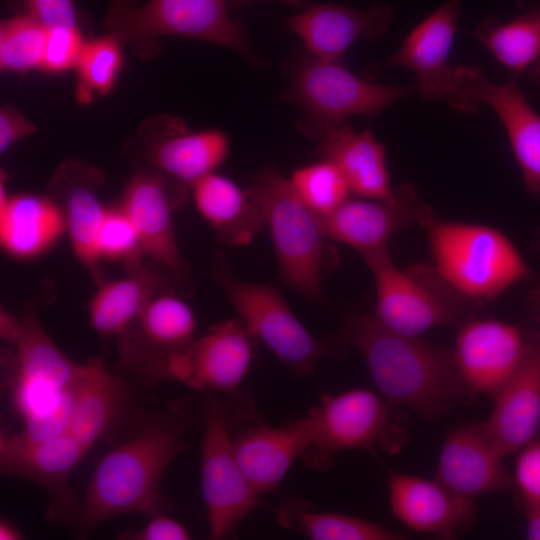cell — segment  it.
I'll return each instance as SVG.
<instances>
[{
  "mask_svg": "<svg viewBox=\"0 0 540 540\" xmlns=\"http://www.w3.org/2000/svg\"><path fill=\"white\" fill-rule=\"evenodd\" d=\"M23 330L22 317L18 318L6 309L0 311V336L10 346H13Z\"/></svg>",
  "mask_w": 540,
  "mask_h": 540,
  "instance_id": "obj_43",
  "label": "cell"
},
{
  "mask_svg": "<svg viewBox=\"0 0 540 540\" xmlns=\"http://www.w3.org/2000/svg\"><path fill=\"white\" fill-rule=\"evenodd\" d=\"M392 7L375 2L366 10L335 3H318L285 21L305 50L314 58L340 62L346 50L358 39L376 41L388 30Z\"/></svg>",
  "mask_w": 540,
  "mask_h": 540,
  "instance_id": "obj_24",
  "label": "cell"
},
{
  "mask_svg": "<svg viewBox=\"0 0 540 540\" xmlns=\"http://www.w3.org/2000/svg\"><path fill=\"white\" fill-rule=\"evenodd\" d=\"M35 125L12 105L0 110V153H5L18 141L34 134Z\"/></svg>",
  "mask_w": 540,
  "mask_h": 540,
  "instance_id": "obj_42",
  "label": "cell"
},
{
  "mask_svg": "<svg viewBox=\"0 0 540 540\" xmlns=\"http://www.w3.org/2000/svg\"><path fill=\"white\" fill-rule=\"evenodd\" d=\"M517 78L506 83L488 79L479 67L455 66V78L447 96L457 111L475 112L487 105L502 122L526 188L540 194V115L524 97Z\"/></svg>",
  "mask_w": 540,
  "mask_h": 540,
  "instance_id": "obj_15",
  "label": "cell"
},
{
  "mask_svg": "<svg viewBox=\"0 0 540 540\" xmlns=\"http://www.w3.org/2000/svg\"><path fill=\"white\" fill-rule=\"evenodd\" d=\"M140 132L147 164L188 186L215 172L229 153V139L223 131H192L176 117L149 121Z\"/></svg>",
  "mask_w": 540,
  "mask_h": 540,
  "instance_id": "obj_21",
  "label": "cell"
},
{
  "mask_svg": "<svg viewBox=\"0 0 540 540\" xmlns=\"http://www.w3.org/2000/svg\"><path fill=\"white\" fill-rule=\"evenodd\" d=\"M290 79L283 95L302 110L299 131L318 139L354 116L375 117L398 100L416 91L415 85H384L364 80L340 62L296 53L287 61Z\"/></svg>",
  "mask_w": 540,
  "mask_h": 540,
  "instance_id": "obj_7",
  "label": "cell"
},
{
  "mask_svg": "<svg viewBox=\"0 0 540 540\" xmlns=\"http://www.w3.org/2000/svg\"><path fill=\"white\" fill-rule=\"evenodd\" d=\"M286 528L300 530L313 540H401L407 535L391 531L369 520L313 510L300 500L286 501L278 513Z\"/></svg>",
  "mask_w": 540,
  "mask_h": 540,
  "instance_id": "obj_33",
  "label": "cell"
},
{
  "mask_svg": "<svg viewBox=\"0 0 540 540\" xmlns=\"http://www.w3.org/2000/svg\"><path fill=\"white\" fill-rule=\"evenodd\" d=\"M121 43L110 33L85 42L75 67L79 102L88 103L112 90L124 62Z\"/></svg>",
  "mask_w": 540,
  "mask_h": 540,
  "instance_id": "obj_34",
  "label": "cell"
},
{
  "mask_svg": "<svg viewBox=\"0 0 540 540\" xmlns=\"http://www.w3.org/2000/svg\"><path fill=\"white\" fill-rule=\"evenodd\" d=\"M339 334L357 348L379 393L429 421L466 392L452 350L393 332L373 313L341 312Z\"/></svg>",
  "mask_w": 540,
  "mask_h": 540,
  "instance_id": "obj_2",
  "label": "cell"
},
{
  "mask_svg": "<svg viewBox=\"0 0 540 540\" xmlns=\"http://www.w3.org/2000/svg\"><path fill=\"white\" fill-rule=\"evenodd\" d=\"M18 341L1 352L2 386L22 421L17 435L40 442L70 433L77 386L87 362L68 358L43 328L34 305Z\"/></svg>",
  "mask_w": 540,
  "mask_h": 540,
  "instance_id": "obj_3",
  "label": "cell"
},
{
  "mask_svg": "<svg viewBox=\"0 0 540 540\" xmlns=\"http://www.w3.org/2000/svg\"><path fill=\"white\" fill-rule=\"evenodd\" d=\"M362 257L375 282L373 315L393 332L420 337L437 326L460 324L480 306L457 293L432 263L401 270L388 249Z\"/></svg>",
  "mask_w": 540,
  "mask_h": 540,
  "instance_id": "obj_9",
  "label": "cell"
},
{
  "mask_svg": "<svg viewBox=\"0 0 540 540\" xmlns=\"http://www.w3.org/2000/svg\"><path fill=\"white\" fill-rule=\"evenodd\" d=\"M149 390L115 366L87 361L75 395L70 433L89 452L115 446L139 432L161 407Z\"/></svg>",
  "mask_w": 540,
  "mask_h": 540,
  "instance_id": "obj_11",
  "label": "cell"
},
{
  "mask_svg": "<svg viewBox=\"0 0 540 540\" xmlns=\"http://www.w3.org/2000/svg\"><path fill=\"white\" fill-rule=\"evenodd\" d=\"M189 189L146 164L129 175L118 203L136 228L146 257L165 268L186 294L192 289L190 268L176 241L173 213L184 204Z\"/></svg>",
  "mask_w": 540,
  "mask_h": 540,
  "instance_id": "obj_14",
  "label": "cell"
},
{
  "mask_svg": "<svg viewBox=\"0 0 540 540\" xmlns=\"http://www.w3.org/2000/svg\"><path fill=\"white\" fill-rule=\"evenodd\" d=\"M228 1L232 8L238 9L255 0H228ZM280 1L296 8H301V7L306 6L305 0H280Z\"/></svg>",
  "mask_w": 540,
  "mask_h": 540,
  "instance_id": "obj_46",
  "label": "cell"
},
{
  "mask_svg": "<svg viewBox=\"0 0 540 540\" xmlns=\"http://www.w3.org/2000/svg\"><path fill=\"white\" fill-rule=\"evenodd\" d=\"M192 308L175 292L155 297L117 339L114 365L149 390L171 381V369L195 340Z\"/></svg>",
  "mask_w": 540,
  "mask_h": 540,
  "instance_id": "obj_13",
  "label": "cell"
},
{
  "mask_svg": "<svg viewBox=\"0 0 540 540\" xmlns=\"http://www.w3.org/2000/svg\"><path fill=\"white\" fill-rule=\"evenodd\" d=\"M87 453L71 433L28 442L15 433L2 432L0 471L41 488L48 496L46 522L72 530L80 517L82 500L70 485V477Z\"/></svg>",
  "mask_w": 540,
  "mask_h": 540,
  "instance_id": "obj_16",
  "label": "cell"
},
{
  "mask_svg": "<svg viewBox=\"0 0 540 540\" xmlns=\"http://www.w3.org/2000/svg\"><path fill=\"white\" fill-rule=\"evenodd\" d=\"M485 427L506 456L538 437L540 430V342L533 341L516 373L493 397Z\"/></svg>",
  "mask_w": 540,
  "mask_h": 540,
  "instance_id": "obj_27",
  "label": "cell"
},
{
  "mask_svg": "<svg viewBox=\"0 0 540 540\" xmlns=\"http://www.w3.org/2000/svg\"><path fill=\"white\" fill-rule=\"evenodd\" d=\"M28 14L46 28L78 26L76 8L72 0H25Z\"/></svg>",
  "mask_w": 540,
  "mask_h": 540,
  "instance_id": "obj_41",
  "label": "cell"
},
{
  "mask_svg": "<svg viewBox=\"0 0 540 540\" xmlns=\"http://www.w3.org/2000/svg\"><path fill=\"white\" fill-rule=\"evenodd\" d=\"M180 292L171 274L150 261L120 279L105 281L87 305L89 326L102 338L121 334L157 296Z\"/></svg>",
  "mask_w": 540,
  "mask_h": 540,
  "instance_id": "obj_28",
  "label": "cell"
},
{
  "mask_svg": "<svg viewBox=\"0 0 540 540\" xmlns=\"http://www.w3.org/2000/svg\"><path fill=\"white\" fill-rule=\"evenodd\" d=\"M398 406L380 393L357 388L324 394L309 414L315 423L314 442L304 454L312 468L325 469L341 451L380 447L396 453L406 440V422Z\"/></svg>",
  "mask_w": 540,
  "mask_h": 540,
  "instance_id": "obj_10",
  "label": "cell"
},
{
  "mask_svg": "<svg viewBox=\"0 0 540 540\" xmlns=\"http://www.w3.org/2000/svg\"><path fill=\"white\" fill-rule=\"evenodd\" d=\"M461 0H445L443 4L414 27L399 49L376 69L403 67L415 74V88L427 100L449 95L455 67L449 55L457 27Z\"/></svg>",
  "mask_w": 540,
  "mask_h": 540,
  "instance_id": "obj_23",
  "label": "cell"
},
{
  "mask_svg": "<svg viewBox=\"0 0 540 540\" xmlns=\"http://www.w3.org/2000/svg\"><path fill=\"white\" fill-rule=\"evenodd\" d=\"M209 271L252 338L295 375L311 376L322 361L345 356L349 344L339 333L314 336L276 288L236 278L222 253L214 256Z\"/></svg>",
  "mask_w": 540,
  "mask_h": 540,
  "instance_id": "obj_5",
  "label": "cell"
},
{
  "mask_svg": "<svg viewBox=\"0 0 540 540\" xmlns=\"http://www.w3.org/2000/svg\"><path fill=\"white\" fill-rule=\"evenodd\" d=\"M288 181L296 197L318 217L334 211L352 194L339 168L323 159L295 169Z\"/></svg>",
  "mask_w": 540,
  "mask_h": 540,
  "instance_id": "obj_35",
  "label": "cell"
},
{
  "mask_svg": "<svg viewBox=\"0 0 540 540\" xmlns=\"http://www.w3.org/2000/svg\"><path fill=\"white\" fill-rule=\"evenodd\" d=\"M47 28L28 13L15 15L0 25V68L25 73L40 69Z\"/></svg>",
  "mask_w": 540,
  "mask_h": 540,
  "instance_id": "obj_36",
  "label": "cell"
},
{
  "mask_svg": "<svg viewBox=\"0 0 540 540\" xmlns=\"http://www.w3.org/2000/svg\"><path fill=\"white\" fill-rule=\"evenodd\" d=\"M201 491L210 536L234 535L241 522L260 502V494L243 473L232 444L228 403L217 394L203 397Z\"/></svg>",
  "mask_w": 540,
  "mask_h": 540,
  "instance_id": "obj_12",
  "label": "cell"
},
{
  "mask_svg": "<svg viewBox=\"0 0 540 540\" xmlns=\"http://www.w3.org/2000/svg\"><path fill=\"white\" fill-rule=\"evenodd\" d=\"M24 538L21 529L12 521L2 518L0 521V539L1 540H20Z\"/></svg>",
  "mask_w": 540,
  "mask_h": 540,
  "instance_id": "obj_45",
  "label": "cell"
},
{
  "mask_svg": "<svg viewBox=\"0 0 540 540\" xmlns=\"http://www.w3.org/2000/svg\"><path fill=\"white\" fill-rule=\"evenodd\" d=\"M202 420L203 398L175 399L161 405L135 435L112 446L91 474L72 533L86 539L115 517L162 512L164 474Z\"/></svg>",
  "mask_w": 540,
  "mask_h": 540,
  "instance_id": "obj_1",
  "label": "cell"
},
{
  "mask_svg": "<svg viewBox=\"0 0 540 540\" xmlns=\"http://www.w3.org/2000/svg\"><path fill=\"white\" fill-rule=\"evenodd\" d=\"M513 483L521 496L525 510L540 509V438L519 450Z\"/></svg>",
  "mask_w": 540,
  "mask_h": 540,
  "instance_id": "obj_39",
  "label": "cell"
},
{
  "mask_svg": "<svg viewBox=\"0 0 540 540\" xmlns=\"http://www.w3.org/2000/svg\"><path fill=\"white\" fill-rule=\"evenodd\" d=\"M104 26L108 33L131 45L142 59L159 51L162 36L200 39L239 52L259 62L244 28L231 18L227 0H112Z\"/></svg>",
  "mask_w": 540,
  "mask_h": 540,
  "instance_id": "obj_8",
  "label": "cell"
},
{
  "mask_svg": "<svg viewBox=\"0 0 540 540\" xmlns=\"http://www.w3.org/2000/svg\"><path fill=\"white\" fill-rule=\"evenodd\" d=\"M104 180L98 168L69 160L54 171L48 189V195L62 211L76 258L98 286L105 282L97 252V239L107 210L99 197Z\"/></svg>",
  "mask_w": 540,
  "mask_h": 540,
  "instance_id": "obj_20",
  "label": "cell"
},
{
  "mask_svg": "<svg viewBox=\"0 0 540 540\" xmlns=\"http://www.w3.org/2000/svg\"><path fill=\"white\" fill-rule=\"evenodd\" d=\"M248 188L264 209L282 281L308 302H322V282L337 267L339 253L319 218L271 165L256 172Z\"/></svg>",
  "mask_w": 540,
  "mask_h": 540,
  "instance_id": "obj_4",
  "label": "cell"
},
{
  "mask_svg": "<svg viewBox=\"0 0 540 540\" xmlns=\"http://www.w3.org/2000/svg\"><path fill=\"white\" fill-rule=\"evenodd\" d=\"M530 77L538 84H540V58L530 67Z\"/></svg>",
  "mask_w": 540,
  "mask_h": 540,
  "instance_id": "obj_47",
  "label": "cell"
},
{
  "mask_svg": "<svg viewBox=\"0 0 540 540\" xmlns=\"http://www.w3.org/2000/svg\"><path fill=\"white\" fill-rule=\"evenodd\" d=\"M316 153L339 168L351 193L357 197L374 200L394 197L385 147L370 128L358 132L346 123L334 127L318 138Z\"/></svg>",
  "mask_w": 540,
  "mask_h": 540,
  "instance_id": "obj_29",
  "label": "cell"
},
{
  "mask_svg": "<svg viewBox=\"0 0 540 540\" xmlns=\"http://www.w3.org/2000/svg\"><path fill=\"white\" fill-rule=\"evenodd\" d=\"M526 537L540 540V509L525 510Z\"/></svg>",
  "mask_w": 540,
  "mask_h": 540,
  "instance_id": "obj_44",
  "label": "cell"
},
{
  "mask_svg": "<svg viewBox=\"0 0 540 540\" xmlns=\"http://www.w3.org/2000/svg\"><path fill=\"white\" fill-rule=\"evenodd\" d=\"M474 36L518 79L540 58V7L505 23L484 19Z\"/></svg>",
  "mask_w": 540,
  "mask_h": 540,
  "instance_id": "obj_32",
  "label": "cell"
},
{
  "mask_svg": "<svg viewBox=\"0 0 540 540\" xmlns=\"http://www.w3.org/2000/svg\"><path fill=\"white\" fill-rule=\"evenodd\" d=\"M532 343L514 324L473 316L462 321L452 355L465 389L494 397L520 368Z\"/></svg>",
  "mask_w": 540,
  "mask_h": 540,
  "instance_id": "obj_18",
  "label": "cell"
},
{
  "mask_svg": "<svg viewBox=\"0 0 540 540\" xmlns=\"http://www.w3.org/2000/svg\"><path fill=\"white\" fill-rule=\"evenodd\" d=\"M66 232L57 203L47 195L6 191V175L0 181V243L13 258L31 259L50 249Z\"/></svg>",
  "mask_w": 540,
  "mask_h": 540,
  "instance_id": "obj_30",
  "label": "cell"
},
{
  "mask_svg": "<svg viewBox=\"0 0 540 540\" xmlns=\"http://www.w3.org/2000/svg\"><path fill=\"white\" fill-rule=\"evenodd\" d=\"M229 430L237 461L260 495L279 485L315 438V423L310 414L281 426L259 422L237 429L229 424Z\"/></svg>",
  "mask_w": 540,
  "mask_h": 540,
  "instance_id": "obj_25",
  "label": "cell"
},
{
  "mask_svg": "<svg viewBox=\"0 0 540 540\" xmlns=\"http://www.w3.org/2000/svg\"><path fill=\"white\" fill-rule=\"evenodd\" d=\"M425 230L433 266L457 293L472 303L492 301L531 277L522 255L496 228L435 217Z\"/></svg>",
  "mask_w": 540,
  "mask_h": 540,
  "instance_id": "obj_6",
  "label": "cell"
},
{
  "mask_svg": "<svg viewBox=\"0 0 540 540\" xmlns=\"http://www.w3.org/2000/svg\"><path fill=\"white\" fill-rule=\"evenodd\" d=\"M85 42L78 26L47 28L40 69L53 74L75 69Z\"/></svg>",
  "mask_w": 540,
  "mask_h": 540,
  "instance_id": "obj_38",
  "label": "cell"
},
{
  "mask_svg": "<svg viewBox=\"0 0 540 540\" xmlns=\"http://www.w3.org/2000/svg\"><path fill=\"white\" fill-rule=\"evenodd\" d=\"M190 190L196 209L227 246H246L266 227L257 197L228 177L212 172L193 183Z\"/></svg>",
  "mask_w": 540,
  "mask_h": 540,
  "instance_id": "obj_31",
  "label": "cell"
},
{
  "mask_svg": "<svg viewBox=\"0 0 540 540\" xmlns=\"http://www.w3.org/2000/svg\"><path fill=\"white\" fill-rule=\"evenodd\" d=\"M435 217L417 190L405 184L395 188L392 199L348 198L334 211L318 218L329 240L365 256L388 249L389 240L403 230L414 226L425 229Z\"/></svg>",
  "mask_w": 540,
  "mask_h": 540,
  "instance_id": "obj_17",
  "label": "cell"
},
{
  "mask_svg": "<svg viewBox=\"0 0 540 540\" xmlns=\"http://www.w3.org/2000/svg\"><path fill=\"white\" fill-rule=\"evenodd\" d=\"M97 252L101 261L121 262L126 273L144 263L146 255L138 232L119 205L107 207L97 239Z\"/></svg>",
  "mask_w": 540,
  "mask_h": 540,
  "instance_id": "obj_37",
  "label": "cell"
},
{
  "mask_svg": "<svg viewBox=\"0 0 540 540\" xmlns=\"http://www.w3.org/2000/svg\"><path fill=\"white\" fill-rule=\"evenodd\" d=\"M119 539L129 540H188L191 535L184 524L164 512L151 515L140 530H126Z\"/></svg>",
  "mask_w": 540,
  "mask_h": 540,
  "instance_id": "obj_40",
  "label": "cell"
},
{
  "mask_svg": "<svg viewBox=\"0 0 540 540\" xmlns=\"http://www.w3.org/2000/svg\"><path fill=\"white\" fill-rule=\"evenodd\" d=\"M505 455L490 437L484 422L453 428L440 450L435 480L453 493L474 500L512 487Z\"/></svg>",
  "mask_w": 540,
  "mask_h": 540,
  "instance_id": "obj_22",
  "label": "cell"
},
{
  "mask_svg": "<svg viewBox=\"0 0 540 540\" xmlns=\"http://www.w3.org/2000/svg\"><path fill=\"white\" fill-rule=\"evenodd\" d=\"M388 491L395 517L417 532L454 538L469 529L475 518L474 500L453 493L435 479L389 471Z\"/></svg>",
  "mask_w": 540,
  "mask_h": 540,
  "instance_id": "obj_26",
  "label": "cell"
},
{
  "mask_svg": "<svg viewBox=\"0 0 540 540\" xmlns=\"http://www.w3.org/2000/svg\"><path fill=\"white\" fill-rule=\"evenodd\" d=\"M252 336L238 318L211 326L196 337L171 370V381L207 393H233L254 358Z\"/></svg>",
  "mask_w": 540,
  "mask_h": 540,
  "instance_id": "obj_19",
  "label": "cell"
}]
</instances>
